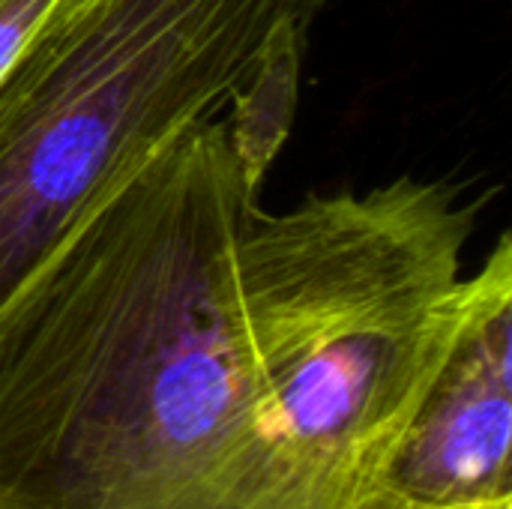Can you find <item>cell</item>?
Here are the masks:
<instances>
[{
  "label": "cell",
  "mask_w": 512,
  "mask_h": 509,
  "mask_svg": "<svg viewBox=\"0 0 512 509\" xmlns=\"http://www.w3.org/2000/svg\"><path fill=\"white\" fill-rule=\"evenodd\" d=\"M225 117L123 183L0 312V509H405L306 426L243 294Z\"/></svg>",
  "instance_id": "6da1fadb"
},
{
  "label": "cell",
  "mask_w": 512,
  "mask_h": 509,
  "mask_svg": "<svg viewBox=\"0 0 512 509\" xmlns=\"http://www.w3.org/2000/svg\"><path fill=\"white\" fill-rule=\"evenodd\" d=\"M327 0H63L0 75V312L123 183L222 117L258 45Z\"/></svg>",
  "instance_id": "7a4b0ae2"
},
{
  "label": "cell",
  "mask_w": 512,
  "mask_h": 509,
  "mask_svg": "<svg viewBox=\"0 0 512 509\" xmlns=\"http://www.w3.org/2000/svg\"><path fill=\"white\" fill-rule=\"evenodd\" d=\"M512 240L477 273L450 357L390 468L408 509H512Z\"/></svg>",
  "instance_id": "3957f363"
},
{
  "label": "cell",
  "mask_w": 512,
  "mask_h": 509,
  "mask_svg": "<svg viewBox=\"0 0 512 509\" xmlns=\"http://www.w3.org/2000/svg\"><path fill=\"white\" fill-rule=\"evenodd\" d=\"M315 15H285L258 45V54L231 96L225 129L246 189L258 198L267 171L282 153L300 102L306 39Z\"/></svg>",
  "instance_id": "277c9868"
},
{
  "label": "cell",
  "mask_w": 512,
  "mask_h": 509,
  "mask_svg": "<svg viewBox=\"0 0 512 509\" xmlns=\"http://www.w3.org/2000/svg\"><path fill=\"white\" fill-rule=\"evenodd\" d=\"M63 0H0V75Z\"/></svg>",
  "instance_id": "5b68a950"
}]
</instances>
